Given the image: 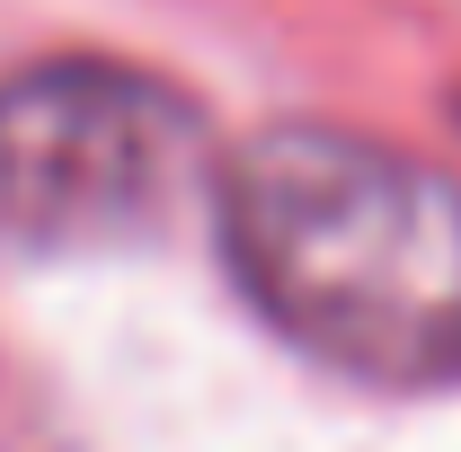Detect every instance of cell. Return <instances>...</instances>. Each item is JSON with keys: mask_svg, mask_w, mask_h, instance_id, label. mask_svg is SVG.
I'll return each instance as SVG.
<instances>
[{"mask_svg": "<svg viewBox=\"0 0 461 452\" xmlns=\"http://www.w3.org/2000/svg\"><path fill=\"white\" fill-rule=\"evenodd\" d=\"M249 302L382 391H461V177L355 124H258L213 160Z\"/></svg>", "mask_w": 461, "mask_h": 452, "instance_id": "obj_1", "label": "cell"}, {"mask_svg": "<svg viewBox=\"0 0 461 452\" xmlns=\"http://www.w3.org/2000/svg\"><path fill=\"white\" fill-rule=\"evenodd\" d=\"M213 195L204 107L133 62H36L0 80V231L45 258L169 240Z\"/></svg>", "mask_w": 461, "mask_h": 452, "instance_id": "obj_2", "label": "cell"}]
</instances>
